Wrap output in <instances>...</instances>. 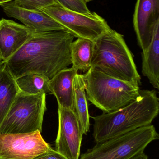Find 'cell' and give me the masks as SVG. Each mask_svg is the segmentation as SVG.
<instances>
[{"label": "cell", "mask_w": 159, "mask_h": 159, "mask_svg": "<svg viewBox=\"0 0 159 159\" xmlns=\"http://www.w3.org/2000/svg\"><path fill=\"white\" fill-rule=\"evenodd\" d=\"M41 132L0 134V159H33L51 149Z\"/></svg>", "instance_id": "cell-8"}, {"label": "cell", "mask_w": 159, "mask_h": 159, "mask_svg": "<svg viewBox=\"0 0 159 159\" xmlns=\"http://www.w3.org/2000/svg\"><path fill=\"white\" fill-rule=\"evenodd\" d=\"M86 2H90V1H92V0H86Z\"/></svg>", "instance_id": "cell-24"}, {"label": "cell", "mask_w": 159, "mask_h": 159, "mask_svg": "<svg viewBox=\"0 0 159 159\" xmlns=\"http://www.w3.org/2000/svg\"><path fill=\"white\" fill-rule=\"evenodd\" d=\"M94 43L91 68L114 78L141 85L133 56L123 35L111 29Z\"/></svg>", "instance_id": "cell-3"}, {"label": "cell", "mask_w": 159, "mask_h": 159, "mask_svg": "<svg viewBox=\"0 0 159 159\" xmlns=\"http://www.w3.org/2000/svg\"><path fill=\"white\" fill-rule=\"evenodd\" d=\"M2 61H2L1 60V58H0V64L2 63Z\"/></svg>", "instance_id": "cell-25"}, {"label": "cell", "mask_w": 159, "mask_h": 159, "mask_svg": "<svg viewBox=\"0 0 159 159\" xmlns=\"http://www.w3.org/2000/svg\"><path fill=\"white\" fill-rule=\"evenodd\" d=\"M58 115L56 150L68 159H79L84 134L75 112L58 107Z\"/></svg>", "instance_id": "cell-9"}, {"label": "cell", "mask_w": 159, "mask_h": 159, "mask_svg": "<svg viewBox=\"0 0 159 159\" xmlns=\"http://www.w3.org/2000/svg\"><path fill=\"white\" fill-rule=\"evenodd\" d=\"M57 3L68 10L82 14H89L86 0H56Z\"/></svg>", "instance_id": "cell-19"}, {"label": "cell", "mask_w": 159, "mask_h": 159, "mask_svg": "<svg viewBox=\"0 0 159 159\" xmlns=\"http://www.w3.org/2000/svg\"><path fill=\"white\" fill-rule=\"evenodd\" d=\"M159 112V99L154 90H142L134 101L118 110L93 117V135L97 143L151 125Z\"/></svg>", "instance_id": "cell-2"}, {"label": "cell", "mask_w": 159, "mask_h": 159, "mask_svg": "<svg viewBox=\"0 0 159 159\" xmlns=\"http://www.w3.org/2000/svg\"><path fill=\"white\" fill-rule=\"evenodd\" d=\"M159 137L156 128L151 124L97 143L80 156L79 159H129L144 152Z\"/></svg>", "instance_id": "cell-5"}, {"label": "cell", "mask_w": 159, "mask_h": 159, "mask_svg": "<svg viewBox=\"0 0 159 159\" xmlns=\"http://www.w3.org/2000/svg\"><path fill=\"white\" fill-rule=\"evenodd\" d=\"M74 38L66 30L35 32L5 62L16 79L34 73L50 80L72 64L71 45Z\"/></svg>", "instance_id": "cell-1"}, {"label": "cell", "mask_w": 159, "mask_h": 159, "mask_svg": "<svg viewBox=\"0 0 159 159\" xmlns=\"http://www.w3.org/2000/svg\"><path fill=\"white\" fill-rule=\"evenodd\" d=\"M1 6L7 16L18 20L26 27L37 32L66 30L62 25L41 10L22 8L17 6L14 1Z\"/></svg>", "instance_id": "cell-11"}, {"label": "cell", "mask_w": 159, "mask_h": 159, "mask_svg": "<svg viewBox=\"0 0 159 159\" xmlns=\"http://www.w3.org/2000/svg\"><path fill=\"white\" fill-rule=\"evenodd\" d=\"M19 91L30 95L50 93L49 87V80L42 75L27 74L16 79Z\"/></svg>", "instance_id": "cell-18"}, {"label": "cell", "mask_w": 159, "mask_h": 159, "mask_svg": "<svg viewBox=\"0 0 159 159\" xmlns=\"http://www.w3.org/2000/svg\"><path fill=\"white\" fill-rule=\"evenodd\" d=\"M87 100L103 113L118 110L139 96V85L123 81L91 68L82 74Z\"/></svg>", "instance_id": "cell-4"}, {"label": "cell", "mask_w": 159, "mask_h": 159, "mask_svg": "<svg viewBox=\"0 0 159 159\" xmlns=\"http://www.w3.org/2000/svg\"><path fill=\"white\" fill-rule=\"evenodd\" d=\"M94 43L84 38H78L71 44L72 68L86 73L91 67Z\"/></svg>", "instance_id": "cell-17"}, {"label": "cell", "mask_w": 159, "mask_h": 159, "mask_svg": "<svg viewBox=\"0 0 159 159\" xmlns=\"http://www.w3.org/2000/svg\"><path fill=\"white\" fill-rule=\"evenodd\" d=\"M16 78L5 61L0 64V125L19 92Z\"/></svg>", "instance_id": "cell-15"}, {"label": "cell", "mask_w": 159, "mask_h": 159, "mask_svg": "<svg viewBox=\"0 0 159 159\" xmlns=\"http://www.w3.org/2000/svg\"><path fill=\"white\" fill-rule=\"evenodd\" d=\"M129 159H148V157L144 153V152H142L134 155Z\"/></svg>", "instance_id": "cell-22"}, {"label": "cell", "mask_w": 159, "mask_h": 159, "mask_svg": "<svg viewBox=\"0 0 159 159\" xmlns=\"http://www.w3.org/2000/svg\"><path fill=\"white\" fill-rule=\"evenodd\" d=\"M159 22V0H137L133 23L139 46L146 53L155 26Z\"/></svg>", "instance_id": "cell-10"}, {"label": "cell", "mask_w": 159, "mask_h": 159, "mask_svg": "<svg viewBox=\"0 0 159 159\" xmlns=\"http://www.w3.org/2000/svg\"><path fill=\"white\" fill-rule=\"evenodd\" d=\"M33 159H68L60 153L52 148L44 154L37 156Z\"/></svg>", "instance_id": "cell-21"}, {"label": "cell", "mask_w": 159, "mask_h": 159, "mask_svg": "<svg viewBox=\"0 0 159 159\" xmlns=\"http://www.w3.org/2000/svg\"><path fill=\"white\" fill-rule=\"evenodd\" d=\"M13 1H15V0H0V6H1L2 5L4 4H5L6 3L8 2Z\"/></svg>", "instance_id": "cell-23"}, {"label": "cell", "mask_w": 159, "mask_h": 159, "mask_svg": "<svg viewBox=\"0 0 159 159\" xmlns=\"http://www.w3.org/2000/svg\"><path fill=\"white\" fill-rule=\"evenodd\" d=\"M35 31L11 20H0V58L6 61L31 37Z\"/></svg>", "instance_id": "cell-12"}, {"label": "cell", "mask_w": 159, "mask_h": 159, "mask_svg": "<svg viewBox=\"0 0 159 159\" xmlns=\"http://www.w3.org/2000/svg\"><path fill=\"white\" fill-rule=\"evenodd\" d=\"M73 109L83 134L89 131L90 116L87 99L85 90V83L82 74H77L73 84Z\"/></svg>", "instance_id": "cell-16"}, {"label": "cell", "mask_w": 159, "mask_h": 159, "mask_svg": "<svg viewBox=\"0 0 159 159\" xmlns=\"http://www.w3.org/2000/svg\"><path fill=\"white\" fill-rule=\"evenodd\" d=\"M78 71L73 68H66L56 75L49 81L50 93L56 97L58 107L73 109V84Z\"/></svg>", "instance_id": "cell-13"}, {"label": "cell", "mask_w": 159, "mask_h": 159, "mask_svg": "<svg viewBox=\"0 0 159 159\" xmlns=\"http://www.w3.org/2000/svg\"><path fill=\"white\" fill-rule=\"evenodd\" d=\"M46 95H30L20 91L0 125V134L42 132L46 110Z\"/></svg>", "instance_id": "cell-6"}, {"label": "cell", "mask_w": 159, "mask_h": 159, "mask_svg": "<svg viewBox=\"0 0 159 159\" xmlns=\"http://www.w3.org/2000/svg\"><path fill=\"white\" fill-rule=\"evenodd\" d=\"M18 6L30 10H39L57 3L56 0H15Z\"/></svg>", "instance_id": "cell-20"}, {"label": "cell", "mask_w": 159, "mask_h": 159, "mask_svg": "<svg viewBox=\"0 0 159 159\" xmlns=\"http://www.w3.org/2000/svg\"><path fill=\"white\" fill-rule=\"evenodd\" d=\"M142 73L152 86L159 88V22L155 26L147 50L142 54Z\"/></svg>", "instance_id": "cell-14"}, {"label": "cell", "mask_w": 159, "mask_h": 159, "mask_svg": "<svg viewBox=\"0 0 159 159\" xmlns=\"http://www.w3.org/2000/svg\"><path fill=\"white\" fill-rule=\"evenodd\" d=\"M39 10L50 16L77 38L94 42L111 29L105 20L95 12L77 13L66 9L58 3Z\"/></svg>", "instance_id": "cell-7"}]
</instances>
